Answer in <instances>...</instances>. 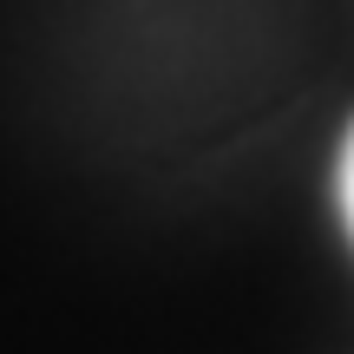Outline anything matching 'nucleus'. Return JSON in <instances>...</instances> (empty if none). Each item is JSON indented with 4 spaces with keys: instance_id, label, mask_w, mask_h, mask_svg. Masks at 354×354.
<instances>
[{
    "instance_id": "1",
    "label": "nucleus",
    "mask_w": 354,
    "mask_h": 354,
    "mask_svg": "<svg viewBox=\"0 0 354 354\" xmlns=\"http://www.w3.org/2000/svg\"><path fill=\"white\" fill-rule=\"evenodd\" d=\"M335 190H342V223H348V236H354V125H348V138H342V171H335Z\"/></svg>"
}]
</instances>
